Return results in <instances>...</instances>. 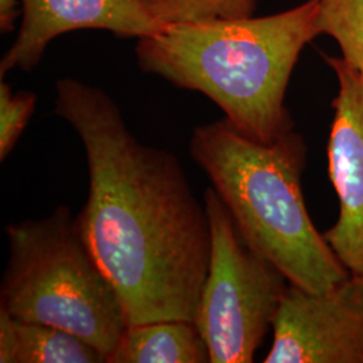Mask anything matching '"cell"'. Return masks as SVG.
<instances>
[{"mask_svg": "<svg viewBox=\"0 0 363 363\" xmlns=\"http://www.w3.org/2000/svg\"><path fill=\"white\" fill-rule=\"evenodd\" d=\"M10 257L0 286V310L55 325L88 340L105 357L128 322L117 291L91 256L70 208L40 220L10 223Z\"/></svg>", "mask_w": 363, "mask_h": 363, "instance_id": "277c9868", "label": "cell"}, {"mask_svg": "<svg viewBox=\"0 0 363 363\" xmlns=\"http://www.w3.org/2000/svg\"><path fill=\"white\" fill-rule=\"evenodd\" d=\"M0 362L106 363V357L67 330L22 322L0 310Z\"/></svg>", "mask_w": 363, "mask_h": 363, "instance_id": "9c48e42d", "label": "cell"}, {"mask_svg": "<svg viewBox=\"0 0 363 363\" xmlns=\"http://www.w3.org/2000/svg\"><path fill=\"white\" fill-rule=\"evenodd\" d=\"M210 352L194 322L127 325L106 363H208Z\"/></svg>", "mask_w": 363, "mask_h": 363, "instance_id": "30bf717a", "label": "cell"}, {"mask_svg": "<svg viewBox=\"0 0 363 363\" xmlns=\"http://www.w3.org/2000/svg\"><path fill=\"white\" fill-rule=\"evenodd\" d=\"M189 150L245 241L288 283L323 292L350 276L306 206L301 175L307 144L300 133L286 130L261 143L222 118L196 127Z\"/></svg>", "mask_w": 363, "mask_h": 363, "instance_id": "3957f363", "label": "cell"}, {"mask_svg": "<svg viewBox=\"0 0 363 363\" xmlns=\"http://www.w3.org/2000/svg\"><path fill=\"white\" fill-rule=\"evenodd\" d=\"M320 35L337 42L342 58L363 73V0H318Z\"/></svg>", "mask_w": 363, "mask_h": 363, "instance_id": "8fae6325", "label": "cell"}, {"mask_svg": "<svg viewBox=\"0 0 363 363\" xmlns=\"http://www.w3.org/2000/svg\"><path fill=\"white\" fill-rule=\"evenodd\" d=\"M211 252L194 323L210 363H250L273 325L288 280L250 247L213 187L203 194Z\"/></svg>", "mask_w": 363, "mask_h": 363, "instance_id": "5b68a950", "label": "cell"}, {"mask_svg": "<svg viewBox=\"0 0 363 363\" xmlns=\"http://www.w3.org/2000/svg\"><path fill=\"white\" fill-rule=\"evenodd\" d=\"M37 105L33 91H22L13 94L11 86L0 84V160L4 162L18 143Z\"/></svg>", "mask_w": 363, "mask_h": 363, "instance_id": "4fadbf2b", "label": "cell"}, {"mask_svg": "<svg viewBox=\"0 0 363 363\" xmlns=\"http://www.w3.org/2000/svg\"><path fill=\"white\" fill-rule=\"evenodd\" d=\"M325 60L337 82L327 159L339 216L323 235L347 271L363 276V73L342 57Z\"/></svg>", "mask_w": 363, "mask_h": 363, "instance_id": "52a82bcc", "label": "cell"}, {"mask_svg": "<svg viewBox=\"0 0 363 363\" xmlns=\"http://www.w3.org/2000/svg\"><path fill=\"white\" fill-rule=\"evenodd\" d=\"M265 363H363V276L311 292L288 283Z\"/></svg>", "mask_w": 363, "mask_h": 363, "instance_id": "8992f818", "label": "cell"}, {"mask_svg": "<svg viewBox=\"0 0 363 363\" xmlns=\"http://www.w3.org/2000/svg\"><path fill=\"white\" fill-rule=\"evenodd\" d=\"M164 26L253 16L257 0H145Z\"/></svg>", "mask_w": 363, "mask_h": 363, "instance_id": "7c38bea8", "label": "cell"}, {"mask_svg": "<svg viewBox=\"0 0 363 363\" xmlns=\"http://www.w3.org/2000/svg\"><path fill=\"white\" fill-rule=\"evenodd\" d=\"M21 0H0V30L3 34H9L15 28L18 16H22Z\"/></svg>", "mask_w": 363, "mask_h": 363, "instance_id": "5bb4252c", "label": "cell"}, {"mask_svg": "<svg viewBox=\"0 0 363 363\" xmlns=\"http://www.w3.org/2000/svg\"><path fill=\"white\" fill-rule=\"evenodd\" d=\"M22 23L0 61V77L38 65L52 39L77 30H105L123 38L156 35L169 26L150 13L145 0H21Z\"/></svg>", "mask_w": 363, "mask_h": 363, "instance_id": "ba28073f", "label": "cell"}, {"mask_svg": "<svg viewBox=\"0 0 363 363\" xmlns=\"http://www.w3.org/2000/svg\"><path fill=\"white\" fill-rule=\"evenodd\" d=\"M320 37L318 0L268 16L169 26L138 39L144 73L199 91L247 138L269 143L295 123L288 84L304 48Z\"/></svg>", "mask_w": 363, "mask_h": 363, "instance_id": "7a4b0ae2", "label": "cell"}, {"mask_svg": "<svg viewBox=\"0 0 363 363\" xmlns=\"http://www.w3.org/2000/svg\"><path fill=\"white\" fill-rule=\"evenodd\" d=\"M55 93L54 111L76 130L88 162L78 229L128 325L194 322L211 238L179 159L139 142L103 89L62 78Z\"/></svg>", "mask_w": 363, "mask_h": 363, "instance_id": "6da1fadb", "label": "cell"}]
</instances>
